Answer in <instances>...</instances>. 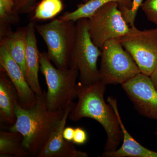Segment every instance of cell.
I'll return each mask as SVG.
<instances>
[{
  "mask_svg": "<svg viewBox=\"0 0 157 157\" xmlns=\"http://www.w3.org/2000/svg\"><path fill=\"white\" fill-rule=\"evenodd\" d=\"M101 52L99 78L106 85L122 84L140 73L134 59L119 39L107 41Z\"/></svg>",
  "mask_w": 157,
  "mask_h": 157,
  "instance_id": "5",
  "label": "cell"
},
{
  "mask_svg": "<svg viewBox=\"0 0 157 157\" xmlns=\"http://www.w3.org/2000/svg\"><path fill=\"white\" fill-rule=\"evenodd\" d=\"M154 85L157 90V66L151 75L150 76Z\"/></svg>",
  "mask_w": 157,
  "mask_h": 157,
  "instance_id": "24",
  "label": "cell"
},
{
  "mask_svg": "<svg viewBox=\"0 0 157 157\" xmlns=\"http://www.w3.org/2000/svg\"><path fill=\"white\" fill-rule=\"evenodd\" d=\"M27 27V40L25 51L26 80L31 89L37 97H43L39 80L40 70V52L38 49L36 33V23L31 21Z\"/></svg>",
  "mask_w": 157,
  "mask_h": 157,
  "instance_id": "12",
  "label": "cell"
},
{
  "mask_svg": "<svg viewBox=\"0 0 157 157\" xmlns=\"http://www.w3.org/2000/svg\"><path fill=\"white\" fill-rule=\"evenodd\" d=\"M76 27V41L70 57L69 68L78 70L79 82L87 85L100 81L98 62L102 52L91 38L87 18L77 21Z\"/></svg>",
  "mask_w": 157,
  "mask_h": 157,
  "instance_id": "6",
  "label": "cell"
},
{
  "mask_svg": "<svg viewBox=\"0 0 157 157\" xmlns=\"http://www.w3.org/2000/svg\"><path fill=\"white\" fill-rule=\"evenodd\" d=\"M76 104L73 102L65 108L61 118L54 127L47 142L37 157H88L86 153L77 150L74 143L66 140L63 136L67 121Z\"/></svg>",
  "mask_w": 157,
  "mask_h": 157,
  "instance_id": "10",
  "label": "cell"
},
{
  "mask_svg": "<svg viewBox=\"0 0 157 157\" xmlns=\"http://www.w3.org/2000/svg\"><path fill=\"white\" fill-rule=\"evenodd\" d=\"M85 2H87L88 1H91V0H85Z\"/></svg>",
  "mask_w": 157,
  "mask_h": 157,
  "instance_id": "25",
  "label": "cell"
},
{
  "mask_svg": "<svg viewBox=\"0 0 157 157\" xmlns=\"http://www.w3.org/2000/svg\"><path fill=\"white\" fill-rule=\"evenodd\" d=\"M144 1L145 0H132V5L130 9H120L122 12L126 21L131 27L135 26V20L137 11Z\"/></svg>",
  "mask_w": 157,
  "mask_h": 157,
  "instance_id": "19",
  "label": "cell"
},
{
  "mask_svg": "<svg viewBox=\"0 0 157 157\" xmlns=\"http://www.w3.org/2000/svg\"><path fill=\"white\" fill-rule=\"evenodd\" d=\"M61 0H42L37 6L32 20H47L57 16L63 9Z\"/></svg>",
  "mask_w": 157,
  "mask_h": 157,
  "instance_id": "18",
  "label": "cell"
},
{
  "mask_svg": "<svg viewBox=\"0 0 157 157\" xmlns=\"http://www.w3.org/2000/svg\"><path fill=\"white\" fill-rule=\"evenodd\" d=\"M64 109L48 110L45 94L36 96V103L31 109L24 108L18 102L15 107L16 121L9 130L20 133L25 149L30 154L37 155L47 142L54 127L61 118Z\"/></svg>",
  "mask_w": 157,
  "mask_h": 157,
  "instance_id": "2",
  "label": "cell"
},
{
  "mask_svg": "<svg viewBox=\"0 0 157 157\" xmlns=\"http://www.w3.org/2000/svg\"><path fill=\"white\" fill-rule=\"evenodd\" d=\"M111 2L117 3L119 9H130L132 0H91L86 2L85 4L78 5L76 10L71 12H67L59 18L63 20L71 21L76 22L78 20L91 17L101 7Z\"/></svg>",
  "mask_w": 157,
  "mask_h": 157,
  "instance_id": "16",
  "label": "cell"
},
{
  "mask_svg": "<svg viewBox=\"0 0 157 157\" xmlns=\"http://www.w3.org/2000/svg\"><path fill=\"white\" fill-rule=\"evenodd\" d=\"M33 0H15L13 11L15 14L23 11V9H25L26 6Z\"/></svg>",
  "mask_w": 157,
  "mask_h": 157,
  "instance_id": "22",
  "label": "cell"
},
{
  "mask_svg": "<svg viewBox=\"0 0 157 157\" xmlns=\"http://www.w3.org/2000/svg\"><path fill=\"white\" fill-rule=\"evenodd\" d=\"M89 32L93 42L102 49L105 42L119 39L128 33L131 27L124 18L117 3L105 4L87 18Z\"/></svg>",
  "mask_w": 157,
  "mask_h": 157,
  "instance_id": "7",
  "label": "cell"
},
{
  "mask_svg": "<svg viewBox=\"0 0 157 157\" xmlns=\"http://www.w3.org/2000/svg\"><path fill=\"white\" fill-rule=\"evenodd\" d=\"M119 40L140 73L150 76L157 66V26L144 30L131 27L128 33Z\"/></svg>",
  "mask_w": 157,
  "mask_h": 157,
  "instance_id": "8",
  "label": "cell"
},
{
  "mask_svg": "<svg viewBox=\"0 0 157 157\" xmlns=\"http://www.w3.org/2000/svg\"><path fill=\"white\" fill-rule=\"evenodd\" d=\"M87 139V134L85 130L79 127L75 129V133L73 140V143L78 145H82L86 142Z\"/></svg>",
  "mask_w": 157,
  "mask_h": 157,
  "instance_id": "21",
  "label": "cell"
},
{
  "mask_svg": "<svg viewBox=\"0 0 157 157\" xmlns=\"http://www.w3.org/2000/svg\"><path fill=\"white\" fill-rule=\"evenodd\" d=\"M23 137L20 133L0 132V157H25L30 154L22 146Z\"/></svg>",
  "mask_w": 157,
  "mask_h": 157,
  "instance_id": "17",
  "label": "cell"
},
{
  "mask_svg": "<svg viewBox=\"0 0 157 157\" xmlns=\"http://www.w3.org/2000/svg\"><path fill=\"white\" fill-rule=\"evenodd\" d=\"M40 70L45 77L47 86L45 94L48 110L64 109L77 98V70L55 67L45 52H40Z\"/></svg>",
  "mask_w": 157,
  "mask_h": 157,
  "instance_id": "3",
  "label": "cell"
},
{
  "mask_svg": "<svg viewBox=\"0 0 157 157\" xmlns=\"http://www.w3.org/2000/svg\"><path fill=\"white\" fill-rule=\"evenodd\" d=\"M74 133L75 129L72 127H67L63 132V136L66 140L73 142Z\"/></svg>",
  "mask_w": 157,
  "mask_h": 157,
  "instance_id": "23",
  "label": "cell"
},
{
  "mask_svg": "<svg viewBox=\"0 0 157 157\" xmlns=\"http://www.w3.org/2000/svg\"><path fill=\"white\" fill-rule=\"evenodd\" d=\"M0 66L13 84L20 104L26 109L33 108L36 103V96L27 82L21 68L4 46L0 45Z\"/></svg>",
  "mask_w": 157,
  "mask_h": 157,
  "instance_id": "11",
  "label": "cell"
},
{
  "mask_svg": "<svg viewBox=\"0 0 157 157\" xmlns=\"http://www.w3.org/2000/svg\"><path fill=\"white\" fill-rule=\"evenodd\" d=\"M75 23L59 18L45 24H36L37 32L47 46L48 58L56 67L69 68L77 35Z\"/></svg>",
  "mask_w": 157,
  "mask_h": 157,
  "instance_id": "4",
  "label": "cell"
},
{
  "mask_svg": "<svg viewBox=\"0 0 157 157\" xmlns=\"http://www.w3.org/2000/svg\"><path fill=\"white\" fill-rule=\"evenodd\" d=\"M27 27L15 31L6 30L1 33V45L6 48L11 56L17 62L25 75Z\"/></svg>",
  "mask_w": 157,
  "mask_h": 157,
  "instance_id": "15",
  "label": "cell"
},
{
  "mask_svg": "<svg viewBox=\"0 0 157 157\" xmlns=\"http://www.w3.org/2000/svg\"><path fill=\"white\" fill-rule=\"evenodd\" d=\"M19 102L17 91L6 72H0V120L11 125L16 121L15 105ZM20 103V102H19Z\"/></svg>",
  "mask_w": 157,
  "mask_h": 157,
  "instance_id": "14",
  "label": "cell"
},
{
  "mask_svg": "<svg viewBox=\"0 0 157 157\" xmlns=\"http://www.w3.org/2000/svg\"><path fill=\"white\" fill-rule=\"evenodd\" d=\"M121 86L140 114L157 121V90L150 76L139 73Z\"/></svg>",
  "mask_w": 157,
  "mask_h": 157,
  "instance_id": "9",
  "label": "cell"
},
{
  "mask_svg": "<svg viewBox=\"0 0 157 157\" xmlns=\"http://www.w3.org/2000/svg\"><path fill=\"white\" fill-rule=\"evenodd\" d=\"M106 86L101 81L87 85L78 82V101L69 118L77 121L83 118H90L101 124L107 137L104 152H109L117 149L122 141L123 135L117 116L104 99Z\"/></svg>",
  "mask_w": 157,
  "mask_h": 157,
  "instance_id": "1",
  "label": "cell"
},
{
  "mask_svg": "<svg viewBox=\"0 0 157 157\" xmlns=\"http://www.w3.org/2000/svg\"><path fill=\"white\" fill-rule=\"evenodd\" d=\"M140 8L147 19L157 26V0H145Z\"/></svg>",
  "mask_w": 157,
  "mask_h": 157,
  "instance_id": "20",
  "label": "cell"
},
{
  "mask_svg": "<svg viewBox=\"0 0 157 157\" xmlns=\"http://www.w3.org/2000/svg\"><path fill=\"white\" fill-rule=\"evenodd\" d=\"M107 102L110 104L117 116L123 133L122 144L115 151L103 153V157H157V152L152 151L144 147L135 140L128 132L124 125L120 115L115 98L109 97Z\"/></svg>",
  "mask_w": 157,
  "mask_h": 157,
  "instance_id": "13",
  "label": "cell"
}]
</instances>
